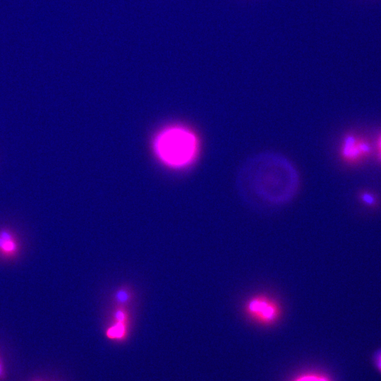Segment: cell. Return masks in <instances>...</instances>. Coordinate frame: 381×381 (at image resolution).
Returning <instances> with one entry per match:
<instances>
[{
	"mask_svg": "<svg viewBox=\"0 0 381 381\" xmlns=\"http://www.w3.org/2000/svg\"><path fill=\"white\" fill-rule=\"evenodd\" d=\"M5 377V369L4 364L2 363L1 358L0 357V380H3Z\"/></svg>",
	"mask_w": 381,
	"mask_h": 381,
	"instance_id": "obj_12",
	"label": "cell"
},
{
	"mask_svg": "<svg viewBox=\"0 0 381 381\" xmlns=\"http://www.w3.org/2000/svg\"><path fill=\"white\" fill-rule=\"evenodd\" d=\"M20 251L21 243L17 233L10 227H0V259L13 260Z\"/></svg>",
	"mask_w": 381,
	"mask_h": 381,
	"instance_id": "obj_5",
	"label": "cell"
},
{
	"mask_svg": "<svg viewBox=\"0 0 381 381\" xmlns=\"http://www.w3.org/2000/svg\"><path fill=\"white\" fill-rule=\"evenodd\" d=\"M236 181L245 199L268 205L287 203L296 195L300 185L298 171L292 163L273 152L249 157L240 167Z\"/></svg>",
	"mask_w": 381,
	"mask_h": 381,
	"instance_id": "obj_1",
	"label": "cell"
},
{
	"mask_svg": "<svg viewBox=\"0 0 381 381\" xmlns=\"http://www.w3.org/2000/svg\"><path fill=\"white\" fill-rule=\"evenodd\" d=\"M375 361L377 367L381 371V350L377 352L375 357Z\"/></svg>",
	"mask_w": 381,
	"mask_h": 381,
	"instance_id": "obj_11",
	"label": "cell"
},
{
	"mask_svg": "<svg viewBox=\"0 0 381 381\" xmlns=\"http://www.w3.org/2000/svg\"><path fill=\"white\" fill-rule=\"evenodd\" d=\"M376 147H377V158L381 163V133L379 135L377 143H376Z\"/></svg>",
	"mask_w": 381,
	"mask_h": 381,
	"instance_id": "obj_10",
	"label": "cell"
},
{
	"mask_svg": "<svg viewBox=\"0 0 381 381\" xmlns=\"http://www.w3.org/2000/svg\"><path fill=\"white\" fill-rule=\"evenodd\" d=\"M243 310L249 320L262 326H271L282 316V307L277 299L265 294L250 296L245 302Z\"/></svg>",
	"mask_w": 381,
	"mask_h": 381,
	"instance_id": "obj_3",
	"label": "cell"
},
{
	"mask_svg": "<svg viewBox=\"0 0 381 381\" xmlns=\"http://www.w3.org/2000/svg\"><path fill=\"white\" fill-rule=\"evenodd\" d=\"M158 157L166 164L180 167L190 163L198 151L196 137L188 130L172 127L163 131L155 140Z\"/></svg>",
	"mask_w": 381,
	"mask_h": 381,
	"instance_id": "obj_2",
	"label": "cell"
},
{
	"mask_svg": "<svg viewBox=\"0 0 381 381\" xmlns=\"http://www.w3.org/2000/svg\"><path fill=\"white\" fill-rule=\"evenodd\" d=\"M373 153L370 140L357 133H346L340 143L339 157L346 164L356 165L369 158Z\"/></svg>",
	"mask_w": 381,
	"mask_h": 381,
	"instance_id": "obj_4",
	"label": "cell"
},
{
	"mask_svg": "<svg viewBox=\"0 0 381 381\" xmlns=\"http://www.w3.org/2000/svg\"><path fill=\"white\" fill-rule=\"evenodd\" d=\"M114 323L108 327L106 335L109 339L123 340L127 334V322L114 320Z\"/></svg>",
	"mask_w": 381,
	"mask_h": 381,
	"instance_id": "obj_7",
	"label": "cell"
},
{
	"mask_svg": "<svg viewBox=\"0 0 381 381\" xmlns=\"http://www.w3.org/2000/svg\"><path fill=\"white\" fill-rule=\"evenodd\" d=\"M129 298V294L126 290H119L116 294V299L120 303H126Z\"/></svg>",
	"mask_w": 381,
	"mask_h": 381,
	"instance_id": "obj_9",
	"label": "cell"
},
{
	"mask_svg": "<svg viewBox=\"0 0 381 381\" xmlns=\"http://www.w3.org/2000/svg\"><path fill=\"white\" fill-rule=\"evenodd\" d=\"M357 198L363 206L370 209H377L380 204L378 195L370 190H359L357 193Z\"/></svg>",
	"mask_w": 381,
	"mask_h": 381,
	"instance_id": "obj_6",
	"label": "cell"
},
{
	"mask_svg": "<svg viewBox=\"0 0 381 381\" xmlns=\"http://www.w3.org/2000/svg\"><path fill=\"white\" fill-rule=\"evenodd\" d=\"M292 381H331L330 379L324 374L317 372L303 373L295 377Z\"/></svg>",
	"mask_w": 381,
	"mask_h": 381,
	"instance_id": "obj_8",
	"label": "cell"
}]
</instances>
